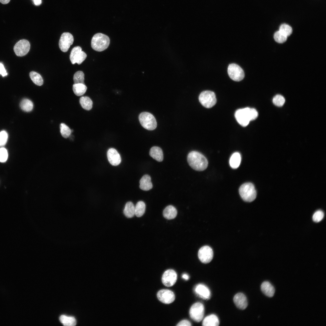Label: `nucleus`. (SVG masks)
I'll return each instance as SVG.
<instances>
[{"mask_svg":"<svg viewBox=\"0 0 326 326\" xmlns=\"http://www.w3.org/2000/svg\"><path fill=\"white\" fill-rule=\"evenodd\" d=\"M187 161L189 165L194 170L203 171L205 170L208 165V161L205 156L201 153L192 151L188 154Z\"/></svg>","mask_w":326,"mask_h":326,"instance_id":"1","label":"nucleus"},{"mask_svg":"<svg viewBox=\"0 0 326 326\" xmlns=\"http://www.w3.org/2000/svg\"><path fill=\"white\" fill-rule=\"evenodd\" d=\"M235 118L238 123L241 126H247L250 121L255 120L258 116V113L254 108L248 107L238 110L235 113Z\"/></svg>","mask_w":326,"mask_h":326,"instance_id":"2","label":"nucleus"},{"mask_svg":"<svg viewBox=\"0 0 326 326\" xmlns=\"http://www.w3.org/2000/svg\"><path fill=\"white\" fill-rule=\"evenodd\" d=\"M110 40L107 35L100 33L95 34L91 40V46L94 50L98 52L103 51L108 47Z\"/></svg>","mask_w":326,"mask_h":326,"instance_id":"3","label":"nucleus"},{"mask_svg":"<svg viewBox=\"0 0 326 326\" xmlns=\"http://www.w3.org/2000/svg\"><path fill=\"white\" fill-rule=\"evenodd\" d=\"M239 194L243 200L251 202L256 198L257 193L254 185L248 182L242 184L239 189Z\"/></svg>","mask_w":326,"mask_h":326,"instance_id":"4","label":"nucleus"},{"mask_svg":"<svg viewBox=\"0 0 326 326\" xmlns=\"http://www.w3.org/2000/svg\"><path fill=\"white\" fill-rule=\"evenodd\" d=\"M139 122L142 126L148 130H153L157 127V122L154 116L148 112H143L139 116Z\"/></svg>","mask_w":326,"mask_h":326,"instance_id":"5","label":"nucleus"},{"mask_svg":"<svg viewBox=\"0 0 326 326\" xmlns=\"http://www.w3.org/2000/svg\"><path fill=\"white\" fill-rule=\"evenodd\" d=\"M199 100L202 105L206 108L212 107L216 102L215 94L210 91L202 92L199 96Z\"/></svg>","mask_w":326,"mask_h":326,"instance_id":"6","label":"nucleus"},{"mask_svg":"<svg viewBox=\"0 0 326 326\" xmlns=\"http://www.w3.org/2000/svg\"><path fill=\"white\" fill-rule=\"evenodd\" d=\"M204 312V308L203 304L200 302H197L193 304L191 307L189 314L193 320L199 322L203 318Z\"/></svg>","mask_w":326,"mask_h":326,"instance_id":"7","label":"nucleus"},{"mask_svg":"<svg viewBox=\"0 0 326 326\" xmlns=\"http://www.w3.org/2000/svg\"><path fill=\"white\" fill-rule=\"evenodd\" d=\"M228 72L230 78L235 81L241 80L245 76L242 69L238 65L235 63L229 65L228 68Z\"/></svg>","mask_w":326,"mask_h":326,"instance_id":"8","label":"nucleus"},{"mask_svg":"<svg viewBox=\"0 0 326 326\" xmlns=\"http://www.w3.org/2000/svg\"><path fill=\"white\" fill-rule=\"evenodd\" d=\"M87 55L79 46H76L72 49L70 55V59L72 63L81 64L85 59Z\"/></svg>","mask_w":326,"mask_h":326,"instance_id":"9","label":"nucleus"},{"mask_svg":"<svg viewBox=\"0 0 326 326\" xmlns=\"http://www.w3.org/2000/svg\"><path fill=\"white\" fill-rule=\"evenodd\" d=\"M30 48L29 42L26 40L22 39L16 43L14 47V50L17 56H22L27 53Z\"/></svg>","mask_w":326,"mask_h":326,"instance_id":"10","label":"nucleus"},{"mask_svg":"<svg viewBox=\"0 0 326 326\" xmlns=\"http://www.w3.org/2000/svg\"><path fill=\"white\" fill-rule=\"evenodd\" d=\"M213 255L212 248L208 246L202 247L198 252V257L199 260L204 264L210 262L213 259Z\"/></svg>","mask_w":326,"mask_h":326,"instance_id":"11","label":"nucleus"},{"mask_svg":"<svg viewBox=\"0 0 326 326\" xmlns=\"http://www.w3.org/2000/svg\"><path fill=\"white\" fill-rule=\"evenodd\" d=\"M74 38L71 34L68 32L63 33L60 37L59 46L61 50L64 52L68 51L73 42Z\"/></svg>","mask_w":326,"mask_h":326,"instance_id":"12","label":"nucleus"},{"mask_svg":"<svg viewBox=\"0 0 326 326\" xmlns=\"http://www.w3.org/2000/svg\"><path fill=\"white\" fill-rule=\"evenodd\" d=\"M177 278L176 272L172 269H168L163 273L162 278L163 284L167 287H171L176 283Z\"/></svg>","mask_w":326,"mask_h":326,"instance_id":"13","label":"nucleus"},{"mask_svg":"<svg viewBox=\"0 0 326 326\" xmlns=\"http://www.w3.org/2000/svg\"><path fill=\"white\" fill-rule=\"evenodd\" d=\"M157 296L160 301L165 304H169L172 303L175 299V296L173 292L167 289H162L159 290Z\"/></svg>","mask_w":326,"mask_h":326,"instance_id":"14","label":"nucleus"},{"mask_svg":"<svg viewBox=\"0 0 326 326\" xmlns=\"http://www.w3.org/2000/svg\"><path fill=\"white\" fill-rule=\"evenodd\" d=\"M107 155L109 162L112 165L117 166L120 163L121 157L115 149L113 148L109 149L107 152Z\"/></svg>","mask_w":326,"mask_h":326,"instance_id":"15","label":"nucleus"},{"mask_svg":"<svg viewBox=\"0 0 326 326\" xmlns=\"http://www.w3.org/2000/svg\"><path fill=\"white\" fill-rule=\"evenodd\" d=\"M233 301L236 306L240 309H245L248 306L246 297L242 293H238L236 294L234 297Z\"/></svg>","mask_w":326,"mask_h":326,"instance_id":"16","label":"nucleus"},{"mask_svg":"<svg viewBox=\"0 0 326 326\" xmlns=\"http://www.w3.org/2000/svg\"><path fill=\"white\" fill-rule=\"evenodd\" d=\"M194 291L196 294L204 299H209L210 296V292L205 285L199 284L195 287Z\"/></svg>","mask_w":326,"mask_h":326,"instance_id":"17","label":"nucleus"},{"mask_svg":"<svg viewBox=\"0 0 326 326\" xmlns=\"http://www.w3.org/2000/svg\"><path fill=\"white\" fill-rule=\"evenodd\" d=\"M139 183L140 188L143 190H149L152 188L151 177L148 174H145L142 177L140 180Z\"/></svg>","mask_w":326,"mask_h":326,"instance_id":"18","label":"nucleus"},{"mask_svg":"<svg viewBox=\"0 0 326 326\" xmlns=\"http://www.w3.org/2000/svg\"><path fill=\"white\" fill-rule=\"evenodd\" d=\"M261 289L264 294L269 297H272L275 293L273 286L268 281H264L262 283Z\"/></svg>","mask_w":326,"mask_h":326,"instance_id":"19","label":"nucleus"},{"mask_svg":"<svg viewBox=\"0 0 326 326\" xmlns=\"http://www.w3.org/2000/svg\"><path fill=\"white\" fill-rule=\"evenodd\" d=\"M149 155L157 161L161 162L163 159V154L161 149L157 146L152 147L149 151Z\"/></svg>","mask_w":326,"mask_h":326,"instance_id":"20","label":"nucleus"},{"mask_svg":"<svg viewBox=\"0 0 326 326\" xmlns=\"http://www.w3.org/2000/svg\"><path fill=\"white\" fill-rule=\"evenodd\" d=\"M219 321L217 316L212 314L206 317L202 322L203 326H218L219 325Z\"/></svg>","mask_w":326,"mask_h":326,"instance_id":"21","label":"nucleus"},{"mask_svg":"<svg viewBox=\"0 0 326 326\" xmlns=\"http://www.w3.org/2000/svg\"><path fill=\"white\" fill-rule=\"evenodd\" d=\"M177 211L175 208L172 205L167 206L164 210L163 216L168 219L174 218L177 216Z\"/></svg>","mask_w":326,"mask_h":326,"instance_id":"22","label":"nucleus"},{"mask_svg":"<svg viewBox=\"0 0 326 326\" xmlns=\"http://www.w3.org/2000/svg\"><path fill=\"white\" fill-rule=\"evenodd\" d=\"M241 158L240 154L238 152L233 153L229 159V164L233 169L237 168L240 165Z\"/></svg>","mask_w":326,"mask_h":326,"instance_id":"23","label":"nucleus"},{"mask_svg":"<svg viewBox=\"0 0 326 326\" xmlns=\"http://www.w3.org/2000/svg\"><path fill=\"white\" fill-rule=\"evenodd\" d=\"M59 320L65 326H74L76 324V320L74 317L62 315L60 317Z\"/></svg>","mask_w":326,"mask_h":326,"instance_id":"24","label":"nucleus"},{"mask_svg":"<svg viewBox=\"0 0 326 326\" xmlns=\"http://www.w3.org/2000/svg\"><path fill=\"white\" fill-rule=\"evenodd\" d=\"M123 213L128 218H131L135 215V206L131 202H127L126 204Z\"/></svg>","mask_w":326,"mask_h":326,"instance_id":"25","label":"nucleus"},{"mask_svg":"<svg viewBox=\"0 0 326 326\" xmlns=\"http://www.w3.org/2000/svg\"><path fill=\"white\" fill-rule=\"evenodd\" d=\"M79 103L82 107L85 110H89L92 108L93 102L88 97H81L79 99Z\"/></svg>","mask_w":326,"mask_h":326,"instance_id":"26","label":"nucleus"},{"mask_svg":"<svg viewBox=\"0 0 326 326\" xmlns=\"http://www.w3.org/2000/svg\"><path fill=\"white\" fill-rule=\"evenodd\" d=\"M72 89L74 94L77 96H81L86 92L87 87L85 84H74Z\"/></svg>","mask_w":326,"mask_h":326,"instance_id":"27","label":"nucleus"},{"mask_svg":"<svg viewBox=\"0 0 326 326\" xmlns=\"http://www.w3.org/2000/svg\"><path fill=\"white\" fill-rule=\"evenodd\" d=\"M145 209V203L142 201H139L135 206V215L137 217H141L144 213Z\"/></svg>","mask_w":326,"mask_h":326,"instance_id":"28","label":"nucleus"},{"mask_svg":"<svg viewBox=\"0 0 326 326\" xmlns=\"http://www.w3.org/2000/svg\"><path fill=\"white\" fill-rule=\"evenodd\" d=\"M20 106L23 110L29 112L32 110L33 108V104L30 100L27 99H24L21 101Z\"/></svg>","mask_w":326,"mask_h":326,"instance_id":"29","label":"nucleus"},{"mask_svg":"<svg viewBox=\"0 0 326 326\" xmlns=\"http://www.w3.org/2000/svg\"><path fill=\"white\" fill-rule=\"evenodd\" d=\"M29 75L31 80L35 84L38 86H41L43 84V79L39 74L32 71L30 73Z\"/></svg>","mask_w":326,"mask_h":326,"instance_id":"30","label":"nucleus"},{"mask_svg":"<svg viewBox=\"0 0 326 326\" xmlns=\"http://www.w3.org/2000/svg\"><path fill=\"white\" fill-rule=\"evenodd\" d=\"M85 75L83 72L80 71L76 72L74 75L73 81L74 84H83L84 83Z\"/></svg>","mask_w":326,"mask_h":326,"instance_id":"31","label":"nucleus"},{"mask_svg":"<svg viewBox=\"0 0 326 326\" xmlns=\"http://www.w3.org/2000/svg\"><path fill=\"white\" fill-rule=\"evenodd\" d=\"M279 31L283 35L288 37L292 34V30L289 25L283 24L280 26Z\"/></svg>","mask_w":326,"mask_h":326,"instance_id":"32","label":"nucleus"},{"mask_svg":"<svg viewBox=\"0 0 326 326\" xmlns=\"http://www.w3.org/2000/svg\"><path fill=\"white\" fill-rule=\"evenodd\" d=\"M60 132L63 137L67 138L71 135L72 130L70 128L64 123H61L60 126Z\"/></svg>","mask_w":326,"mask_h":326,"instance_id":"33","label":"nucleus"},{"mask_svg":"<svg viewBox=\"0 0 326 326\" xmlns=\"http://www.w3.org/2000/svg\"><path fill=\"white\" fill-rule=\"evenodd\" d=\"M285 100L284 97L280 94L275 96L273 98V102L276 106L281 107L283 105L285 102Z\"/></svg>","mask_w":326,"mask_h":326,"instance_id":"34","label":"nucleus"},{"mask_svg":"<svg viewBox=\"0 0 326 326\" xmlns=\"http://www.w3.org/2000/svg\"><path fill=\"white\" fill-rule=\"evenodd\" d=\"M274 38L275 41L279 43L285 42L287 40V37L283 35L279 31H276L274 34Z\"/></svg>","mask_w":326,"mask_h":326,"instance_id":"35","label":"nucleus"},{"mask_svg":"<svg viewBox=\"0 0 326 326\" xmlns=\"http://www.w3.org/2000/svg\"><path fill=\"white\" fill-rule=\"evenodd\" d=\"M324 213L321 210H318L315 212L312 216L313 221L316 222H320L323 218Z\"/></svg>","mask_w":326,"mask_h":326,"instance_id":"36","label":"nucleus"},{"mask_svg":"<svg viewBox=\"0 0 326 326\" xmlns=\"http://www.w3.org/2000/svg\"><path fill=\"white\" fill-rule=\"evenodd\" d=\"M8 139V134L4 130L0 132V147H2L5 145Z\"/></svg>","mask_w":326,"mask_h":326,"instance_id":"37","label":"nucleus"},{"mask_svg":"<svg viewBox=\"0 0 326 326\" xmlns=\"http://www.w3.org/2000/svg\"><path fill=\"white\" fill-rule=\"evenodd\" d=\"M8 157V153L7 150L4 148H0V162H5Z\"/></svg>","mask_w":326,"mask_h":326,"instance_id":"38","label":"nucleus"},{"mask_svg":"<svg viewBox=\"0 0 326 326\" xmlns=\"http://www.w3.org/2000/svg\"><path fill=\"white\" fill-rule=\"evenodd\" d=\"M177 326H191V323L187 320H183L179 322Z\"/></svg>","mask_w":326,"mask_h":326,"instance_id":"39","label":"nucleus"},{"mask_svg":"<svg viewBox=\"0 0 326 326\" xmlns=\"http://www.w3.org/2000/svg\"><path fill=\"white\" fill-rule=\"evenodd\" d=\"M0 74L3 77L5 76L8 75L3 64L1 63H0Z\"/></svg>","mask_w":326,"mask_h":326,"instance_id":"40","label":"nucleus"},{"mask_svg":"<svg viewBox=\"0 0 326 326\" xmlns=\"http://www.w3.org/2000/svg\"><path fill=\"white\" fill-rule=\"evenodd\" d=\"M34 4L36 5H39L41 3V0H32Z\"/></svg>","mask_w":326,"mask_h":326,"instance_id":"41","label":"nucleus"},{"mask_svg":"<svg viewBox=\"0 0 326 326\" xmlns=\"http://www.w3.org/2000/svg\"><path fill=\"white\" fill-rule=\"evenodd\" d=\"M182 277L186 280H188L189 279V276L186 273H184L182 275Z\"/></svg>","mask_w":326,"mask_h":326,"instance_id":"42","label":"nucleus"},{"mask_svg":"<svg viewBox=\"0 0 326 326\" xmlns=\"http://www.w3.org/2000/svg\"><path fill=\"white\" fill-rule=\"evenodd\" d=\"M10 0H0V2L3 4H8L10 2Z\"/></svg>","mask_w":326,"mask_h":326,"instance_id":"43","label":"nucleus"}]
</instances>
